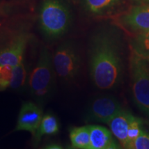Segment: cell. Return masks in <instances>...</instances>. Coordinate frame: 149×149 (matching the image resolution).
I'll return each instance as SVG.
<instances>
[{
	"instance_id": "1",
	"label": "cell",
	"mask_w": 149,
	"mask_h": 149,
	"mask_svg": "<svg viewBox=\"0 0 149 149\" xmlns=\"http://www.w3.org/2000/svg\"><path fill=\"white\" fill-rule=\"evenodd\" d=\"M90 74L95 86L102 90L115 88L124 72L122 41L116 29L105 27L93 34L89 45Z\"/></svg>"
},
{
	"instance_id": "2",
	"label": "cell",
	"mask_w": 149,
	"mask_h": 149,
	"mask_svg": "<svg viewBox=\"0 0 149 149\" xmlns=\"http://www.w3.org/2000/svg\"><path fill=\"white\" fill-rule=\"evenodd\" d=\"M39 22L42 31L51 39L64 35L71 24V14L68 6L61 0H43Z\"/></svg>"
},
{
	"instance_id": "3",
	"label": "cell",
	"mask_w": 149,
	"mask_h": 149,
	"mask_svg": "<svg viewBox=\"0 0 149 149\" xmlns=\"http://www.w3.org/2000/svg\"><path fill=\"white\" fill-rule=\"evenodd\" d=\"M129 69L134 102L149 118V61L130 51Z\"/></svg>"
},
{
	"instance_id": "4",
	"label": "cell",
	"mask_w": 149,
	"mask_h": 149,
	"mask_svg": "<svg viewBox=\"0 0 149 149\" xmlns=\"http://www.w3.org/2000/svg\"><path fill=\"white\" fill-rule=\"evenodd\" d=\"M55 74L51 54L47 48H43L36 66L29 78V87L36 97L43 99L51 93L55 81Z\"/></svg>"
},
{
	"instance_id": "5",
	"label": "cell",
	"mask_w": 149,
	"mask_h": 149,
	"mask_svg": "<svg viewBox=\"0 0 149 149\" xmlns=\"http://www.w3.org/2000/svg\"><path fill=\"white\" fill-rule=\"evenodd\" d=\"M55 73L64 81L73 79L81 66L79 54L73 44L66 42L57 48L52 57Z\"/></svg>"
},
{
	"instance_id": "6",
	"label": "cell",
	"mask_w": 149,
	"mask_h": 149,
	"mask_svg": "<svg viewBox=\"0 0 149 149\" xmlns=\"http://www.w3.org/2000/svg\"><path fill=\"white\" fill-rule=\"evenodd\" d=\"M117 22L132 35L149 31V4L134 5L121 15Z\"/></svg>"
},
{
	"instance_id": "7",
	"label": "cell",
	"mask_w": 149,
	"mask_h": 149,
	"mask_svg": "<svg viewBox=\"0 0 149 149\" xmlns=\"http://www.w3.org/2000/svg\"><path fill=\"white\" fill-rule=\"evenodd\" d=\"M31 37L29 33H19L15 35L6 45L0 48V66L9 65L14 67L21 63Z\"/></svg>"
},
{
	"instance_id": "8",
	"label": "cell",
	"mask_w": 149,
	"mask_h": 149,
	"mask_svg": "<svg viewBox=\"0 0 149 149\" xmlns=\"http://www.w3.org/2000/svg\"><path fill=\"white\" fill-rule=\"evenodd\" d=\"M122 109L116 99L110 96L96 98L91 104L88 117L91 120L108 124Z\"/></svg>"
},
{
	"instance_id": "9",
	"label": "cell",
	"mask_w": 149,
	"mask_h": 149,
	"mask_svg": "<svg viewBox=\"0 0 149 149\" xmlns=\"http://www.w3.org/2000/svg\"><path fill=\"white\" fill-rule=\"evenodd\" d=\"M43 111L37 104L25 102L22 104L15 131H28L35 135L43 118Z\"/></svg>"
},
{
	"instance_id": "10",
	"label": "cell",
	"mask_w": 149,
	"mask_h": 149,
	"mask_svg": "<svg viewBox=\"0 0 149 149\" xmlns=\"http://www.w3.org/2000/svg\"><path fill=\"white\" fill-rule=\"evenodd\" d=\"M133 117L134 115L130 112L122 109L107 124L113 135L120 141L121 146L124 148H127L128 129Z\"/></svg>"
},
{
	"instance_id": "11",
	"label": "cell",
	"mask_w": 149,
	"mask_h": 149,
	"mask_svg": "<svg viewBox=\"0 0 149 149\" xmlns=\"http://www.w3.org/2000/svg\"><path fill=\"white\" fill-rule=\"evenodd\" d=\"M125 0H81L83 8L92 16L109 15L115 12Z\"/></svg>"
},
{
	"instance_id": "12",
	"label": "cell",
	"mask_w": 149,
	"mask_h": 149,
	"mask_svg": "<svg viewBox=\"0 0 149 149\" xmlns=\"http://www.w3.org/2000/svg\"><path fill=\"white\" fill-rule=\"evenodd\" d=\"M90 149H117L120 146L113 138L111 131L101 126H89Z\"/></svg>"
},
{
	"instance_id": "13",
	"label": "cell",
	"mask_w": 149,
	"mask_h": 149,
	"mask_svg": "<svg viewBox=\"0 0 149 149\" xmlns=\"http://www.w3.org/2000/svg\"><path fill=\"white\" fill-rule=\"evenodd\" d=\"M69 137L72 148L90 149L91 139L89 126L72 128L70 131Z\"/></svg>"
},
{
	"instance_id": "14",
	"label": "cell",
	"mask_w": 149,
	"mask_h": 149,
	"mask_svg": "<svg viewBox=\"0 0 149 149\" xmlns=\"http://www.w3.org/2000/svg\"><path fill=\"white\" fill-rule=\"evenodd\" d=\"M59 132V124L57 119L52 115H46L43 117L40 125L33 135L35 144L40 141L44 135H53Z\"/></svg>"
},
{
	"instance_id": "15",
	"label": "cell",
	"mask_w": 149,
	"mask_h": 149,
	"mask_svg": "<svg viewBox=\"0 0 149 149\" xmlns=\"http://www.w3.org/2000/svg\"><path fill=\"white\" fill-rule=\"evenodd\" d=\"M129 44L130 51L149 59V31L133 35Z\"/></svg>"
},
{
	"instance_id": "16",
	"label": "cell",
	"mask_w": 149,
	"mask_h": 149,
	"mask_svg": "<svg viewBox=\"0 0 149 149\" xmlns=\"http://www.w3.org/2000/svg\"><path fill=\"white\" fill-rule=\"evenodd\" d=\"M27 72L24 61L13 67L12 78L10 87L13 89H19L23 87L26 80Z\"/></svg>"
},
{
	"instance_id": "17",
	"label": "cell",
	"mask_w": 149,
	"mask_h": 149,
	"mask_svg": "<svg viewBox=\"0 0 149 149\" xmlns=\"http://www.w3.org/2000/svg\"><path fill=\"white\" fill-rule=\"evenodd\" d=\"M141 126H142V121L141 119L137 118L134 116L130 123L129 129L128 134V146L127 149L130 148L132 143L137 138L141 132Z\"/></svg>"
},
{
	"instance_id": "18",
	"label": "cell",
	"mask_w": 149,
	"mask_h": 149,
	"mask_svg": "<svg viewBox=\"0 0 149 149\" xmlns=\"http://www.w3.org/2000/svg\"><path fill=\"white\" fill-rule=\"evenodd\" d=\"M13 67L9 65L0 66V92L10 87Z\"/></svg>"
},
{
	"instance_id": "19",
	"label": "cell",
	"mask_w": 149,
	"mask_h": 149,
	"mask_svg": "<svg viewBox=\"0 0 149 149\" xmlns=\"http://www.w3.org/2000/svg\"><path fill=\"white\" fill-rule=\"evenodd\" d=\"M130 149H149V134L141 130L140 134L132 143Z\"/></svg>"
},
{
	"instance_id": "20",
	"label": "cell",
	"mask_w": 149,
	"mask_h": 149,
	"mask_svg": "<svg viewBox=\"0 0 149 149\" xmlns=\"http://www.w3.org/2000/svg\"><path fill=\"white\" fill-rule=\"evenodd\" d=\"M134 5L149 4V0H130Z\"/></svg>"
},
{
	"instance_id": "21",
	"label": "cell",
	"mask_w": 149,
	"mask_h": 149,
	"mask_svg": "<svg viewBox=\"0 0 149 149\" xmlns=\"http://www.w3.org/2000/svg\"><path fill=\"white\" fill-rule=\"evenodd\" d=\"M46 148L48 149H61L63 148L60 145H59L58 144H48L46 146Z\"/></svg>"
},
{
	"instance_id": "22",
	"label": "cell",
	"mask_w": 149,
	"mask_h": 149,
	"mask_svg": "<svg viewBox=\"0 0 149 149\" xmlns=\"http://www.w3.org/2000/svg\"><path fill=\"white\" fill-rule=\"evenodd\" d=\"M148 61H149V59H148Z\"/></svg>"
}]
</instances>
